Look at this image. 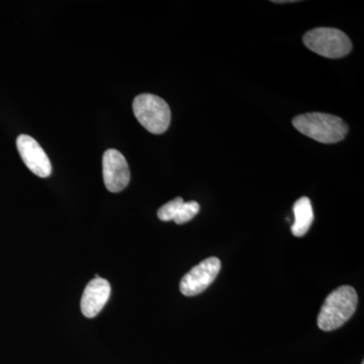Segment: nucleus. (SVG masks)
<instances>
[{
	"mask_svg": "<svg viewBox=\"0 0 364 364\" xmlns=\"http://www.w3.org/2000/svg\"><path fill=\"white\" fill-rule=\"evenodd\" d=\"M358 296L352 287L343 286L326 298L318 316V327L323 331H334L342 327L354 315Z\"/></svg>",
	"mask_w": 364,
	"mask_h": 364,
	"instance_id": "nucleus-1",
	"label": "nucleus"
},
{
	"mask_svg": "<svg viewBox=\"0 0 364 364\" xmlns=\"http://www.w3.org/2000/svg\"><path fill=\"white\" fill-rule=\"evenodd\" d=\"M294 128L323 144L338 143L348 133V126L340 117L322 112H310L294 117Z\"/></svg>",
	"mask_w": 364,
	"mask_h": 364,
	"instance_id": "nucleus-2",
	"label": "nucleus"
},
{
	"mask_svg": "<svg viewBox=\"0 0 364 364\" xmlns=\"http://www.w3.org/2000/svg\"><path fill=\"white\" fill-rule=\"evenodd\" d=\"M133 111L139 123L150 133H164L171 122L169 105L161 97L143 93L134 100Z\"/></svg>",
	"mask_w": 364,
	"mask_h": 364,
	"instance_id": "nucleus-3",
	"label": "nucleus"
},
{
	"mask_svg": "<svg viewBox=\"0 0 364 364\" xmlns=\"http://www.w3.org/2000/svg\"><path fill=\"white\" fill-rule=\"evenodd\" d=\"M303 40L311 51L326 58H342L352 50L350 39L337 28H314L306 33Z\"/></svg>",
	"mask_w": 364,
	"mask_h": 364,
	"instance_id": "nucleus-4",
	"label": "nucleus"
},
{
	"mask_svg": "<svg viewBox=\"0 0 364 364\" xmlns=\"http://www.w3.org/2000/svg\"><path fill=\"white\" fill-rule=\"evenodd\" d=\"M222 263L219 258L210 257L189 270L181 282V291L186 296H193L205 291L217 279Z\"/></svg>",
	"mask_w": 364,
	"mask_h": 364,
	"instance_id": "nucleus-5",
	"label": "nucleus"
},
{
	"mask_svg": "<svg viewBox=\"0 0 364 364\" xmlns=\"http://www.w3.org/2000/svg\"><path fill=\"white\" fill-rule=\"evenodd\" d=\"M102 172L105 188L111 193H119L128 186L131 179L128 162L116 149L105 151L102 158Z\"/></svg>",
	"mask_w": 364,
	"mask_h": 364,
	"instance_id": "nucleus-6",
	"label": "nucleus"
},
{
	"mask_svg": "<svg viewBox=\"0 0 364 364\" xmlns=\"http://www.w3.org/2000/svg\"><path fill=\"white\" fill-rule=\"evenodd\" d=\"M16 147L21 159L36 176L46 178L52 173V165L40 144L28 135L18 136Z\"/></svg>",
	"mask_w": 364,
	"mask_h": 364,
	"instance_id": "nucleus-7",
	"label": "nucleus"
},
{
	"mask_svg": "<svg viewBox=\"0 0 364 364\" xmlns=\"http://www.w3.org/2000/svg\"><path fill=\"white\" fill-rule=\"evenodd\" d=\"M111 284L107 279L95 277L86 286L81 298V312L86 318L97 317L111 296Z\"/></svg>",
	"mask_w": 364,
	"mask_h": 364,
	"instance_id": "nucleus-8",
	"label": "nucleus"
},
{
	"mask_svg": "<svg viewBox=\"0 0 364 364\" xmlns=\"http://www.w3.org/2000/svg\"><path fill=\"white\" fill-rule=\"evenodd\" d=\"M294 222L291 233L296 237H303L308 233L314 221L312 203L306 196L299 198L294 205Z\"/></svg>",
	"mask_w": 364,
	"mask_h": 364,
	"instance_id": "nucleus-9",
	"label": "nucleus"
},
{
	"mask_svg": "<svg viewBox=\"0 0 364 364\" xmlns=\"http://www.w3.org/2000/svg\"><path fill=\"white\" fill-rule=\"evenodd\" d=\"M200 203L191 200V202L182 203L181 207L179 208L178 213H177L176 219L173 220L177 225L186 224L193 220L196 215L200 212Z\"/></svg>",
	"mask_w": 364,
	"mask_h": 364,
	"instance_id": "nucleus-10",
	"label": "nucleus"
},
{
	"mask_svg": "<svg viewBox=\"0 0 364 364\" xmlns=\"http://www.w3.org/2000/svg\"><path fill=\"white\" fill-rule=\"evenodd\" d=\"M184 203L183 198H176L170 202L165 203L158 210L157 215L163 222L173 221L176 219L177 213H178L179 208L181 207L182 203Z\"/></svg>",
	"mask_w": 364,
	"mask_h": 364,
	"instance_id": "nucleus-11",
	"label": "nucleus"
}]
</instances>
